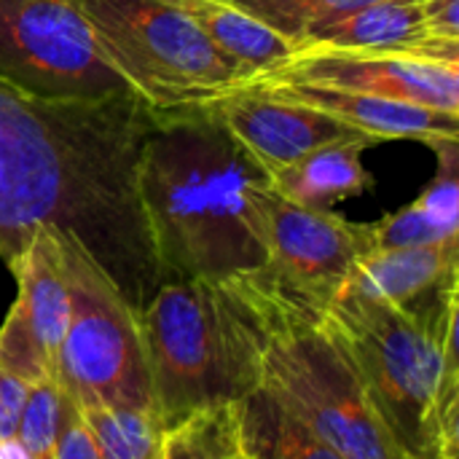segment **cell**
I'll return each mask as SVG.
<instances>
[{"instance_id":"d4e9b609","label":"cell","mask_w":459,"mask_h":459,"mask_svg":"<svg viewBox=\"0 0 459 459\" xmlns=\"http://www.w3.org/2000/svg\"><path fill=\"white\" fill-rule=\"evenodd\" d=\"M27 382H22L19 377H13L11 371H5L0 366V441L3 438H13L16 436V425H19V414L27 398Z\"/></svg>"},{"instance_id":"3957f363","label":"cell","mask_w":459,"mask_h":459,"mask_svg":"<svg viewBox=\"0 0 459 459\" xmlns=\"http://www.w3.org/2000/svg\"><path fill=\"white\" fill-rule=\"evenodd\" d=\"M140 325L161 428L212 406H237L261 387L266 317L247 274L161 282Z\"/></svg>"},{"instance_id":"ac0fdd59","label":"cell","mask_w":459,"mask_h":459,"mask_svg":"<svg viewBox=\"0 0 459 459\" xmlns=\"http://www.w3.org/2000/svg\"><path fill=\"white\" fill-rule=\"evenodd\" d=\"M239 444L247 459H342L304 428L266 387L237 403Z\"/></svg>"},{"instance_id":"ffe728a7","label":"cell","mask_w":459,"mask_h":459,"mask_svg":"<svg viewBox=\"0 0 459 459\" xmlns=\"http://www.w3.org/2000/svg\"><path fill=\"white\" fill-rule=\"evenodd\" d=\"M242 457L237 406H212L164 428L156 459H237Z\"/></svg>"},{"instance_id":"ba28073f","label":"cell","mask_w":459,"mask_h":459,"mask_svg":"<svg viewBox=\"0 0 459 459\" xmlns=\"http://www.w3.org/2000/svg\"><path fill=\"white\" fill-rule=\"evenodd\" d=\"M0 78L56 102L134 94L100 54L70 0H0Z\"/></svg>"},{"instance_id":"2e32d148","label":"cell","mask_w":459,"mask_h":459,"mask_svg":"<svg viewBox=\"0 0 459 459\" xmlns=\"http://www.w3.org/2000/svg\"><path fill=\"white\" fill-rule=\"evenodd\" d=\"M377 145L368 137H344L315 148L288 167L266 172L269 186L288 202L331 210L333 204L360 196L374 180L363 167V151Z\"/></svg>"},{"instance_id":"7a4b0ae2","label":"cell","mask_w":459,"mask_h":459,"mask_svg":"<svg viewBox=\"0 0 459 459\" xmlns=\"http://www.w3.org/2000/svg\"><path fill=\"white\" fill-rule=\"evenodd\" d=\"M261 164L207 105L164 113L137 164V196L164 282H221L266 264Z\"/></svg>"},{"instance_id":"277c9868","label":"cell","mask_w":459,"mask_h":459,"mask_svg":"<svg viewBox=\"0 0 459 459\" xmlns=\"http://www.w3.org/2000/svg\"><path fill=\"white\" fill-rule=\"evenodd\" d=\"M323 325L347 355L377 420L409 459H457V336L344 288Z\"/></svg>"},{"instance_id":"9a60e30c","label":"cell","mask_w":459,"mask_h":459,"mask_svg":"<svg viewBox=\"0 0 459 459\" xmlns=\"http://www.w3.org/2000/svg\"><path fill=\"white\" fill-rule=\"evenodd\" d=\"M339 48V51H403L459 62V43L430 38L422 16V0H377L315 32L296 51Z\"/></svg>"},{"instance_id":"6da1fadb","label":"cell","mask_w":459,"mask_h":459,"mask_svg":"<svg viewBox=\"0 0 459 459\" xmlns=\"http://www.w3.org/2000/svg\"><path fill=\"white\" fill-rule=\"evenodd\" d=\"M161 113L140 97L40 100L0 78V258L43 226L75 239L143 312L161 266L137 196V164Z\"/></svg>"},{"instance_id":"7402d4cb","label":"cell","mask_w":459,"mask_h":459,"mask_svg":"<svg viewBox=\"0 0 459 459\" xmlns=\"http://www.w3.org/2000/svg\"><path fill=\"white\" fill-rule=\"evenodd\" d=\"M62 414V387L56 379L32 382L19 414L16 438L32 459H54V444Z\"/></svg>"},{"instance_id":"5bb4252c","label":"cell","mask_w":459,"mask_h":459,"mask_svg":"<svg viewBox=\"0 0 459 459\" xmlns=\"http://www.w3.org/2000/svg\"><path fill=\"white\" fill-rule=\"evenodd\" d=\"M250 83H258L272 94H280L299 105L315 108L374 143L420 140L430 148H438L446 140H457L459 134V113H444L428 105L377 97L366 91L309 86V83H280V81H250Z\"/></svg>"},{"instance_id":"30bf717a","label":"cell","mask_w":459,"mask_h":459,"mask_svg":"<svg viewBox=\"0 0 459 459\" xmlns=\"http://www.w3.org/2000/svg\"><path fill=\"white\" fill-rule=\"evenodd\" d=\"M11 272L19 293L0 328V366L27 385L56 379V355L70 320L59 231L38 229Z\"/></svg>"},{"instance_id":"d6986e66","label":"cell","mask_w":459,"mask_h":459,"mask_svg":"<svg viewBox=\"0 0 459 459\" xmlns=\"http://www.w3.org/2000/svg\"><path fill=\"white\" fill-rule=\"evenodd\" d=\"M75 403V401H73ZM94 436L100 459H156L164 428L153 409L75 403Z\"/></svg>"},{"instance_id":"44dd1931","label":"cell","mask_w":459,"mask_h":459,"mask_svg":"<svg viewBox=\"0 0 459 459\" xmlns=\"http://www.w3.org/2000/svg\"><path fill=\"white\" fill-rule=\"evenodd\" d=\"M296 46L315 30L377 0H223Z\"/></svg>"},{"instance_id":"7c38bea8","label":"cell","mask_w":459,"mask_h":459,"mask_svg":"<svg viewBox=\"0 0 459 459\" xmlns=\"http://www.w3.org/2000/svg\"><path fill=\"white\" fill-rule=\"evenodd\" d=\"M344 288L398 307L438 336H457L459 239L371 250Z\"/></svg>"},{"instance_id":"f1b7e54d","label":"cell","mask_w":459,"mask_h":459,"mask_svg":"<svg viewBox=\"0 0 459 459\" xmlns=\"http://www.w3.org/2000/svg\"><path fill=\"white\" fill-rule=\"evenodd\" d=\"M245 459H247V457H245Z\"/></svg>"},{"instance_id":"4316f807","label":"cell","mask_w":459,"mask_h":459,"mask_svg":"<svg viewBox=\"0 0 459 459\" xmlns=\"http://www.w3.org/2000/svg\"><path fill=\"white\" fill-rule=\"evenodd\" d=\"M0 459H32L30 452L24 449V444L13 436V438H3L0 441Z\"/></svg>"},{"instance_id":"83f0119b","label":"cell","mask_w":459,"mask_h":459,"mask_svg":"<svg viewBox=\"0 0 459 459\" xmlns=\"http://www.w3.org/2000/svg\"><path fill=\"white\" fill-rule=\"evenodd\" d=\"M237 459H245V455H242V457H237Z\"/></svg>"},{"instance_id":"8fae6325","label":"cell","mask_w":459,"mask_h":459,"mask_svg":"<svg viewBox=\"0 0 459 459\" xmlns=\"http://www.w3.org/2000/svg\"><path fill=\"white\" fill-rule=\"evenodd\" d=\"M255 81L366 91L459 113V62L428 54L307 48L293 51L282 65Z\"/></svg>"},{"instance_id":"603a6c76","label":"cell","mask_w":459,"mask_h":459,"mask_svg":"<svg viewBox=\"0 0 459 459\" xmlns=\"http://www.w3.org/2000/svg\"><path fill=\"white\" fill-rule=\"evenodd\" d=\"M449 239H459V234H446L417 202L371 223V250L425 247Z\"/></svg>"},{"instance_id":"52a82bcc","label":"cell","mask_w":459,"mask_h":459,"mask_svg":"<svg viewBox=\"0 0 459 459\" xmlns=\"http://www.w3.org/2000/svg\"><path fill=\"white\" fill-rule=\"evenodd\" d=\"M70 320L56 355V382L75 403L153 409L140 312L70 237L59 234Z\"/></svg>"},{"instance_id":"cb8c5ba5","label":"cell","mask_w":459,"mask_h":459,"mask_svg":"<svg viewBox=\"0 0 459 459\" xmlns=\"http://www.w3.org/2000/svg\"><path fill=\"white\" fill-rule=\"evenodd\" d=\"M54 459H100L91 430L86 428L73 398L65 393H62V414H59V430L54 444Z\"/></svg>"},{"instance_id":"4fadbf2b","label":"cell","mask_w":459,"mask_h":459,"mask_svg":"<svg viewBox=\"0 0 459 459\" xmlns=\"http://www.w3.org/2000/svg\"><path fill=\"white\" fill-rule=\"evenodd\" d=\"M207 108L264 172L288 167L320 145L358 134L331 116L272 94L258 83H242L210 100Z\"/></svg>"},{"instance_id":"8992f818","label":"cell","mask_w":459,"mask_h":459,"mask_svg":"<svg viewBox=\"0 0 459 459\" xmlns=\"http://www.w3.org/2000/svg\"><path fill=\"white\" fill-rule=\"evenodd\" d=\"M94 46L156 113H178L247 78L169 0H70Z\"/></svg>"},{"instance_id":"484cf974","label":"cell","mask_w":459,"mask_h":459,"mask_svg":"<svg viewBox=\"0 0 459 459\" xmlns=\"http://www.w3.org/2000/svg\"><path fill=\"white\" fill-rule=\"evenodd\" d=\"M422 16L430 38L459 43V0H422Z\"/></svg>"},{"instance_id":"e0dca14e","label":"cell","mask_w":459,"mask_h":459,"mask_svg":"<svg viewBox=\"0 0 459 459\" xmlns=\"http://www.w3.org/2000/svg\"><path fill=\"white\" fill-rule=\"evenodd\" d=\"M178 5L207 40L250 81L272 73L293 54V43L280 38L266 24L223 0H169Z\"/></svg>"},{"instance_id":"9c48e42d","label":"cell","mask_w":459,"mask_h":459,"mask_svg":"<svg viewBox=\"0 0 459 459\" xmlns=\"http://www.w3.org/2000/svg\"><path fill=\"white\" fill-rule=\"evenodd\" d=\"M261 215L264 269L323 309L344 290L360 258L371 253V223H352L333 210L288 202L272 186L261 196Z\"/></svg>"},{"instance_id":"5b68a950","label":"cell","mask_w":459,"mask_h":459,"mask_svg":"<svg viewBox=\"0 0 459 459\" xmlns=\"http://www.w3.org/2000/svg\"><path fill=\"white\" fill-rule=\"evenodd\" d=\"M247 280L266 317L261 387L342 459H409L377 420L347 355L323 325V307L264 266Z\"/></svg>"}]
</instances>
